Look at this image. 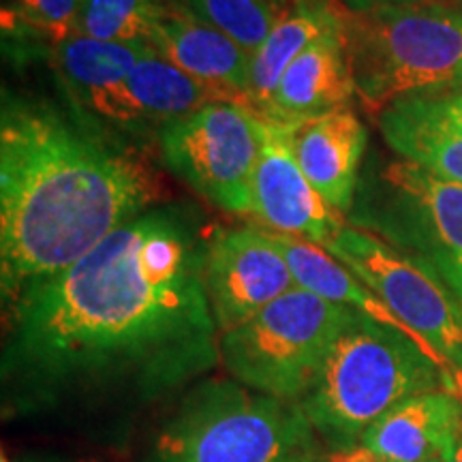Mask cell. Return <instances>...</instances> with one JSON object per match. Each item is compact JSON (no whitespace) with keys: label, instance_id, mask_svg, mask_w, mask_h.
Instances as JSON below:
<instances>
[{"label":"cell","instance_id":"484cf974","mask_svg":"<svg viewBox=\"0 0 462 462\" xmlns=\"http://www.w3.org/2000/svg\"><path fill=\"white\" fill-rule=\"evenodd\" d=\"M443 390L449 392L462 407V368L449 364L446 371H443Z\"/></svg>","mask_w":462,"mask_h":462},{"label":"cell","instance_id":"5bb4252c","mask_svg":"<svg viewBox=\"0 0 462 462\" xmlns=\"http://www.w3.org/2000/svg\"><path fill=\"white\" fill-rule=\"evenodd\" d=\"M150 45L173 67L221 92L229 103L246 106L253 54L227 34L178 7L176 0L154 28Z\"/></svg>","mask_w":462,"mask_h":462},{"label":"cell","instance_id":"2e32d148","mask_svg":"<svg viewBox=\"0 0 462 462\" xmlns=\"http://www.w3.org/2000/svg\"><path fill=\"white\" fill-rule=\"evenodd\" d=\"M460 430V402L446 390H432L407 398L381 415L360 443L383 462H424L443 456Z\"/></svg>","mask_w":462,"mask_h":462},{"label":"cell","instance_id":"8fae6325","mask_svg":"<svg viewBox=\"0 0 462 462\" xmlns=\"http://www.w3.org/2000/svg\"><path fill=\"white\" fill-rule=\"evenodd\" d=\"M251 215L274 234L309 240L323 248L346 225L345 215L334 210L304 176L293 152V126L262 120Z\"/></svg>","mask_w":462,"mask_h":462},{"label":"cell","instance_id":"7c38bea8","mask_svg":"<svg viewBox=\"0 0 462 462\" xmlns=\"http://www.w3.org/2000/svg\"><path fill=\"white\" fill-rule=\"evenodd\" d=\"M217 101L227 99L157 54L142 60L123 82L92 97L78 112L107 129L135 135L161 133L167 125Z\"/></svg>","mask_w":462,"mask_h":462},{"label":"cell","instance_id":"e0dca14e","mask_svg":"<svg viewBox=\"0 0 462 462\" xmlns=\"http://www.w3.org/2000/svg\"><path fill=\"white\" fill-rule=\"evenodd\" d=\"M377 118L381 135L398 157L462 184V131L439 116L429 95L402 97Z\"/></svg>","mask_w":462,"mask_h":462},{"label":"cell","instance_id":"4dcf8cb0","mask_svg":"<svg viewBox=\"0 0 462 462\" xmlns=\"http://www.w3.org/2000/svg\"><path fill=\"white\" fill-rule=\"evenodd\" d=\"M424 462H446V460H443V456H437V458H430V460H424Z\"/></svg>","mask_w":462,"mask_h":462},{"label":"cell","instance_id":"52a82bcc","mask_svg":"<svg viewBox=\"0 0 462 462\" xmlns=\"http://www.w3.org/2000/svg\"><path fill=\"white\" fill-rule=\"evenodd\" d=\"M351 225L430 265L462 302V184L404 159L362 182Z\"/></svg>","mask_w":462,"mask_h":462},{"label":"cell","instance_id":"d4e9b609","mask_svg":"<svg viewBox=\"0 0 462 462\" xmlns=\"http://www.w3.org/2000/svg\"><path fill=\"white\" fill-rule=\"evenodd\" d=\"M326 462H383V460L360 443V446H354V448L337 449V452L326 456Z\"/></svg>","mask_w":462,"mask_h":462},{"label":"cell","instance_id":"7a4b0ae2","mask_svg":"<svg viewBox=\"0 0 462 462\" xmlns=\"http://www.w3.org/2000/svg\"><path fill=\"white\" fill-rule=\"evenodd\" d=\"M143 154L88 116L5 95L0 114L3 306L60 274L116 229L159 206Z\"/></svg>","mask_w":462,"mask_h":462},{"label":"cell","instance_id":"5b68a950","mask_svg":"<svg viewBox=\"0 0 462 462\" xmlns=\"http://www.w3.org/2000/svg\"><path fill=\"white\" fill-rule=\"evenodd\" d=\"M356 97L379 116L402 97L448 90L462 75V11L446 3L343 9Z\"/></svg>","mask_w":462,"mask_h":462},{"label":"cell","instance_id":"9a60e30c","mask_svg":"<svg viewBox=\"0 0 462 462\" xmlns=\"http://www.w3.org/2000/svg\"><path fill=\"white\" fill-rule=\"evenodd\" d=\"M366 140L351 107L293 126V152L304 176L340 215L354 208Z\"/></svg>","mask_w":462,"mask_h":462},{"label":"cell","instance_id":"ac0fdd59","mask_svg":"<svg viewBox=\"0 0 462 462\" xmlns=\"http://www.w3.org/2000/svg\"><path fill=\"white\" fill-rule=\"evenodd\" d=\"M270 236H273L274 242L281 248V253L285 255L298 287L328 300V302L343 304L354 310H360V313L368 315L374 321L383 323V326L396 328V330H401L407 334V337L418 340V343L424 346L430 356H435L439 362L449 364L446 357L439 354L435 346L426 343V340L421 338L420 334H415L411 328L404 326L388 306L374 296L371 289L364 285L346 265L340 263L338 259H334L326 248L313 245V242L309 240L293 238V236L274 234V231H270Z\"/></svg>","mask_w":462,"mask_h":462},{"label":"cell","instance_id":"cb8c5ba5","mask_svg":"<svg viewBox=\"0 0 462 462\" xmlns=\"http://www.w3.org/2000/svg\"><path fill=\"white\" fill-rule=\"evenodd\" d=\"M429 95L432 106L454 129L462 131V90H441V92H421Z\"/></svg>","mask_w":462,"mask_h":462},{"label":"cell","instance_id":"836d02e7","mask_svg":"<svg viewBox=\"0 0 462 462\" xmlns=\"http://www.w3.org/2000/svg\"><path fill=\"white\" fill-rule=\"evenodd\" d=\"M296 3H300V0H296Z\"/></svg>","mask_w":462,"mask_h":462},{"label":"cell","instance_id":"30bf717a","mask_svg":"<svg viewBox=\"0 0 462 462\" xmlns=\"http://www.w3.org/2000/svg\"><path fill=\"white\" fill-rule=\"evenodd\" d=\"M296 287L285 255L265 231L223 229L208 238L206 289L221 334L253 319Z\"/></svg>","mask_w":462,"mask_h":462},{"label":"cell","instance_id":"8992f818","mask_svg":"<svg viewBox=\"0 0 462 462\" xmlns=\"http://www.w3.org/2000/svg\"><path fill=\"white\" fill-rule=\"evenodd\" d=\"M354 315L349 306L296 287L253 319L221 334V364L246 388L300 402Z\"/></svg>","mask_w":462,"mask_h":462},{"label":"cell","instance_id":"4fadbf2b","mask_svg":"<svg viewBox=\"0 0 462 462\" xmlns=\"http://www.w3.org/2000/svg\"><path fill=\"white\" fill-rule=\"evenodd\" d=\"M356 97L343 26L321 34L282 73L259 118L298 126L349 107Z\"/></svg>","mask_w":462,"mask_h":462},{"label":"cell","instance_id":"4316f807","mask_svg":"<svg viewBox=\"0 0 462 462\" xmlns=\"http://www.w3.org/2000/svg\"><path fill=\"white\" fill-rule=\"evenodd\" d=\"M443 460L446 462H462V430L443 449Z\"/></svg>","mask_w":462,"mask_h":462},{"label":"cell","instance_id":"277c9868","mask_svg":"<svg viewBox=\"0 0 462 462\" xmlns=\"http://www.w3.org/2000/svg\"><path fill=\"white\" fill-rule=\"evenodd\" d=\"M142 462H326L298 402L238 381L190 385L150 441Z\"/></svg>","mask_w":462,"mask_h":462},{"label":"cell","instance_id":"ba28073f","mask_svg":"<svg viewBox=\"0 0 462 462\" xmlns=\"http://www.w3.org/2000/svg\"><path fill=\"white\" fill-rule=\"evenodd\" d=\"M165 165L195 193L236 215H251L262 118L245 106L217 101L159 133Z\"/></svg>","mask_w":462,"mask_h":462},{"label":"cell","instance_id":"83f0119b","mask_svg":"<svg viewBox=\"0 0 462 462\" xmlns=\"http://www.w3.org/2000/svg\"><path fill=\"white\" fill-rule=\"evenodd\" d=\"M17 462H86V460H71V458H62V456H50V454H26Z\"/></svg>","mask_w":462,"mask_h":462},{"label":"cell","instance_id":"f546056e","mask_svg":"<svg viewBox=\"0 0 462 462\" xmlns=\"http://www.w3.org/2000/svg\"><path fill=\"white\" fill-rule=\"evenodd\" d=\"M448 90H462V75H460L458 82H456V84L452 86V88H448ZM439 92H441V90H439Z\"/></svg>","mask_w":462,"mask_h":462},{"label":"cell","instance_id":"d6a6232c","mask_svg":"<svg viewBox=\"0 0 462 462\" xmlns=\"http://www.w3.org/2000/svg\"><path fill=\"white\" fill-rule=\"evenodd\" d=\"M458 9H460V11H462V0H460V5H458Z\"/></svg>","mask_w":462,"mask_h":462},{"label":"cell","instance_id":"9c48e42d","mask_svg":"<svg viewBox=\"0 0 462 462\" xmlns=\"http://www.w3.org/2000/svg\"><path fill=\"white\" fill-rule=\"evenodd\" d=\"M449 364L462 368V302L430 265L374 234L345 225L326 246Z\"/></svg>","mask_w":462,"mask_h":462},{"label":"cell","instance_id":"603a6c76","mask_svg":"<svg viewBox=\"0 0 462 462\" xmlns=\"http://www.w3.org/2000/svg\"><path fill=\"white\" fill-rule=\"evenodd\" d=\"M84 0H11L3 9L5 32L22 31L56 48L78 32V17Z\"/></svg>","mask_w":462,"mask_h":462},{"label":"cell","instance_id":"6da1fadb","mask_svg":"<svg viewBox=\"0 0 462 462\" xmlns=\"http://www.w3.org/2000/svg\"><path fill=\"white\" fill-rule=\"evenodd\" d=\"M208 238L187 208L157 206L5 304V418L148 407L218 366Z\"/></svg>","mask_w":462,"mask_h":462},{"label":"cell","instance_id":"ffe728a7","mask_svg":"<svg viewBox=\"0 0 462 462\" xmlns=\"http://www.w3.org/2000/svg\"><path fill=\"white\" fill-rule=\"evenodd\" d=\"M150 56H157L152 45L112 43L75 34L51 48V65L62 90L75 109H79L92 97L123 82L133 69Z\"/></svg>","mask_w":462,"mask_h":462},{"label":"cell","instance_id":"f1b7e54d","mask_svg":"<svg viewBox=\"0 0 462 462\" xmlns=\"http://www.w3.org/2000/svg\"><path fill=\"white\" fill-rule=\"evenodd\" d=\"M268 3L274 5V7L282 11V14H287V9L293 7V5H296V0H268Z\"/></svg>","mask_w":462,"mask_h":462},{"label":"cell","instance_id":"44dd1931","mask_svg":"<svg viewBox=\"0 0 462 462\" xmlns=\"http://www.w3.org/2000/svg\"><path fill=\"white\" fill-rule=\"evenodd\" d=\"M171 7L173 0H84L75 34L99 42L150 45L154 28Z\"/></svg>","mask_w":462,"mask_h":462},{"label":"cell","instance_id":"d6986e66","mask_svg":"<svg viewBox=\"0 0 462 462\" xmlns=\"http://www.w3.org/2000/svg\"><path fill=\"white\" fill-rule=\"evenodd\" d=\"M343 26V9L334 0H300L281 17L274 31L251 56L246 109L257 116L273 99L282 73L321 34Z\"/></svg>","mask_w":462,"mask_h":462},{"label":"cell","instance_id":"7402d4cb","mask_svg":"<svg viewBox=\"0 0 462 462\" xmlns=\"http://www.w3.org/2000/svg\"><path fill=\"white\" fill-rule=\"evenodd\" d=\"M198 20L234 39L248 54H255L285 15L268 0H176Z\"/></svg>","mask_w":462,"mask_h":462},{"label":"cell","instance_id":"3957f363","mask_svg":"<svg viewBox=\"0 0 462 462\" xmlns=\"http://www.w3.org/2000/svg\"><path fill=\"white\" fill-rule=\"evenodd\" d=\"M448 366L418 340L356 310L298 404L337 452L360 446L364 432L398 402L443 390Z\"/></svg>","mask_w":462,"mask_h":462},{"label":"cell","instance_id":"1f68e13d","mask_svg":"<svg viewBox=\"0 0 462 462\" xmlns=\"http://www.w3.org/2000/svg\"><path fill=\"white\" fill-rule=\"evenodd\" d=\"M0 462H11V460L7 458V454H3V456H0Z\"/></svg>","mask_w":462,"mask_h":462}]
</instances>
